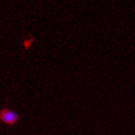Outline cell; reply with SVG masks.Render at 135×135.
Here are the masks:
<instances>
[{"instance_id": "6da1fadb", "label": "cell", "mask_w": 135, "mask_h": 135, "mask_svg": "<svg viewBox=\"0 0 135 135\" xmlns=\"http://www.w3.org/2000/svg\"><path fill=\"white\" fill-rule=\"evenodd\" d=\"M20 120V115L16 111L10 109L0 110V121L9 126H14Z\"/></svg>"}]
</instances>
